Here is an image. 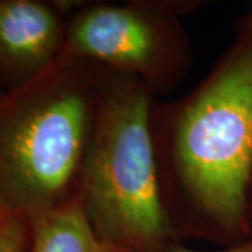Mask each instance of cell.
Instances as JSON below:
<instances>
[{"label":"cell","instance_id":"3","mask_svg":"<svg viewBox=\"0 0 252 252\" xmlns=\"http://www.w3.org/2000/svg\"><path fill=\"white\" fill-rule=\"evenodd\" d=\"M154 102L142 81L112 73L81 187V207L94 231L132 252H161L175 240L158 190Z\"/></svg>","mask_w":252,"mask_h":252},{"label":"cell","instance_id":"4","mask_svg":"<svg viewBox=\"0 0 252 252\" xmlns=\"http://www.w3.org/2000/svg\"><path fill=\"white\" fill-rule=\"evenodd\" d=\"M200 1H89L70 14L63 56L91 61L142 81L154 95L174 90L193 64L181 18Z\"/></svg>","mask_w":252,"mask_h":252},{"label":"cell","instance_id":"2","mask_svg":"<svg viewBox=\"0 0 252 252\" xmlns=\"http://www.w3.org/2000/svg\"><path fill=\"white\" fill-rule=\"evenodd\" d=\"M112 73L61 55L0 101V207L31 220L80 202Z\"/></svg>","mask_w":252,"mask_h":252},{"label":"cell","instance_id":"6","mask_svg":"<svg viewBox=\"0 0 252 252\" xmlns=\"http://www.w3.org/2000/svg\"><path fill=\"white\" fill-rule=\"evenodd\" d=\"M30 223L27 252H132L102 240L91 227L80 202L41 213Z\"/></svg>","mask_w":252,"mask_h":252},{"label":"cell","instance_id":"5","mask_svg":"<svg viewBox=\"0 0 252 252\" xmlns=\"http://www.w3.org/2000/svg\"><path fill=\"white\" fill-rule=\"evenodd\" d=\"M69 9L36 0L0 1V67L18 81V87L61 58Z\"/></svg>","mask_w":252,"mask_h":252},{"label":"cell","instance_id":"1","mask_svg":"<svg viewBox=\"0 0 252 252\" xmlns=\"http://www.w3.org/2000/svg\"><path fill=\"white\" fill-rule=\"evenodd\" d=\"M152 136L162 210L175 240L231 247L252 237V20L235 26L195 89L156 99Z\"/></svg>","mask_w":252,"mask_h":252},{"label":"cell","instance_id":"8","mask_svg":"<svg viewBox=\"0 0 252 252\" xmlns=\"http://www.w3.org/2000/svg\"><path fill=\"white\" fill-rule=\"evenodd\" d=\"M161 252H252V237L250 240L244 241V243L227 247V248L221 250V251H198V250H190L188 247H185L184 244H181V241H178V240H174Z\"/></svg>","mask_w":252,"mask_h":252},{"label":"cell","instance_id":"9","mask_svg":"<svg viewBox=\"0 0 252 252\" xmlns=\"http://www.w3.org/2000/svg\"><path fill=\"white\" fill-rule=\"evenodd\" d=\"M248 17H250L252 20V11H251V13H250V14H248Z\"/></svg>","mask_w":252,"mask_h":252},{"label":"cell","instance_id":"7","mask_svg":"<svg viewBox=\"0 0 252 252\" xmlns=\"http://www.w3.org/2000/svg\"><path fill=\"white\" fill-rule=\"evenodd\" d=\"M30 238V219L0 207V252H27Z\"/></svg>","mask_w":252,"mask_h":252}]
</instances>
